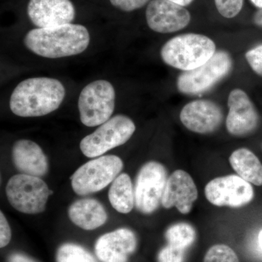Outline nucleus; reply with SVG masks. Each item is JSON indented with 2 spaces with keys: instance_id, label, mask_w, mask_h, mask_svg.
I'll list each match as a JSON object with an SVG mask.
<instances>
[{
  "instance_id": "dca6fc26",
  "label": "nucleus",
  "mask_w": 262,
  "mask_h": 262,
  "mask_svg": "<svg viewBox=\"0 0 262 262\" xmlns=\"http://www.w3.org/2000/svg\"><path fill=\"white\" fill-rule=\"evenodd\" d=\"M136 246L135 234L130 229L122 228L100 237L96 241L95 251L101 261L127 262Z\"/></svg>"
},
{
  "instance_id": "0eeeda50",
  "label": "nucleus",
  "mask_w": 262,
  "mask_h": 262,
  "mask_svg": "<svg viewBox=\"0 0 262 262\" xmlns=\"http://www.w3.org/2000/svg\"><path fill=\"white\" fill-rule=\"evenodd\" d=\"M136 130V125L125 115H116L81 141V151L88 158H98L125 144Z\"/></svg>"
},
{
  "instance_id": "f03ea898",
  "label": "nucleus",
  "mask_w": 262,
  "mask_h": 262,
  "mask_svg": "<svg viewBox=\"0 0 262 262\" xmlns=\"http://www.w3.org/2000/svg\"><path fill=\"white\" fill-rule=\"evenodd\" d=\"M89 30L80 24L34 29L24 37V45L37 56L60 58L80 54L89 47Z\"/></svg>"
},
{
  "instance_id": "c85d7f7f",
  "label": "nucleus",
  "mask_w": 262,
  "mask_h": 262,
  "mask_svg": "<svg viewBox=\"0 0 262 262\" xmlns=\"http://www.w3.org/2000/svg\"><path fill=\"white\" fill-rule=\"evenodd\" d=\"M8 262H35L28 256L20 253H14L10 256Z\"/></svg>"
},
{
  "instance_id": "9d476101",
  "label": "nucleus",
  "mask_w": 262,
  "mask_h": 262,
  "mask_svg": "<svg viewBox=\"0 0 262 262\" xmlns=\"http://www.w3.org/2000/svg\"><path fill=\"white\" fill-rule=\"evenodd\" d=\"M207 200L213 206L239 208L251 203L254 191L251 183L237 175L218 177L205 188Z\"/></svg>"
},
{
  "instance_id": "aec40b11",
  "label": "nucleus",
  "mask_w": 262,
  "mask_h": 262,
  "mask_svg": "<svg viewBox=\"0 0 262 262\" xmlns=\"http://www.w3.org/2000/svg\"><path fill=\"white\" fill-rule=\"evenodd\" d=\"M108 200L112 206L117 211L128 213L135 205V195L130 177L127 173L119 175L115 180L108 192Z\"/></svg>"
},
{
  "instance_id": "f257e3e1",
  "label": "nucleus",
  "mask_w": 262,
  "mask_h": 262,
  "mask_svg": "<svg viewBox=\"0 0 262 262\" xmlns=\"http://www.w3.org/2000/svg\"><path fill=\"white\" fill-rule=\"evenodd\" d=\"M65 95V88L56 79H27L13 90L10 99V110L19 117L45 116L59 108Z\"/></svg>"
},
{
  "instance_id": "7ed1b4c3",
  "label": "nucleus",
  "mask_w": 262,
  "mask_h": 262,
  "mask_svg": "<svg viewBox=\"0 0 262 262\" xmlns=\"http://www.w3.org/2000/svg\"><path fill=\"white\" fill-rule=\"evenodd\" d=\"M216 52L214 41L203 34L188 33L169 39L160 51L165 64L187 72L211 59Z\"/></svg>"
},
{
  "instance_id": "9b49d317",
  "label": "nucleus",
  "mask_w": 262,
  "mask_h": 262,
  "mask_svg": "<svg viewBox=\"0 0 262 262\" xmlns=\"http://www.w3.org/2000/svg\"><path fill=\"white\" fill-rule=\"evenodd\" d=\"M226 126L231 135L243 137L253 134L259 125V115L251 98L243 90L229 93Z\"/></svg>"
},
{
  "instance_id": "b1692460",
  "label": "nucleus",
  "mask_w": 262,
  "mask_h": 262,
  "mask_svg": "<svg viewBox=\"0 0 262 262\" xmlns=\"http://www.w3.org/2000/svg\"><path fill=\"white\" fill-rule=\"evenodd\" d=\"M217 10L226 18H233L241 13L244 0H214Z\"/></svg>"
},
{
  "instance_id": "7c9ffc66",
  "label": "nucleus",
  "mask_w": 262,
  "mask_h": 262,
  "mask_svg": "<svg viewBox=\"0 0 262 262\" xmlns=\"http://www.w3.org/2000/svg\"><path fill=\"white\" fill-rule=\"evenodd\" d=\"M169 1L173 2V3L182 5L183 7H186L190 5L194 0H169Z\"/></svg>"
},
{
  "instance_id": "c756f323",
  "label": "nucleus",
  "mask_w": 262,
  "mask_h": 262,
  "mask_svg": "<svg viewBox=\"0 0 262 262\" xmlns=\"http://www.w3.org/2000/svg\"><path fill=\"white\" fill-rule=\"evenodd\" d=\"M253 23L258 27H262V8L259 9L253 15Z\"/></svg>"
},
{
  "instance_id": "412c9836",
  "label": "nucleus",
  "mask_w": 262,
  "mask_h": 262,
  "mask_svg": "<svg viewBox=\"0 0 262 262\" xmlns=\"http://www.w3.org/2000/svg\"><path fill=\"white\" fill-rule=\"evenodd\" d=\"M196 237L195 229L185 222L170 226L165 232V238L168 245L183 250L190 247L195 241Z\"/></svg>"
},
{
  "instance_id": "1a4fd4ad",
  "label": "nucleus",
  "mask_w": 262,
  "mask_h": 262,
  "mask_svg": "<svg viewBox=\"0 0 262 262\" xmlns=\"http://www.w3.org/2000/svg\"><path fill=\"white\" fill-rule=\"evenodd\" d=\"M167 180V171L161 163L148 162L141 167L134 188L135 205L139 211L150 214L158 209Z\"/></svg>"
},
{
  "instance_id": "5701e85b",
  "label": "nucleus",
  "mask_w": 262,
  "mask_h": 262,
  "mask_svg": "<svg viewBox=\"0 0 262 262\" xmlns=\"http://www.w3.org/2000/svg\"><path fill=\"white\" fill-rule=\"evenodd\" d=\"M203 262H239V260L232 248L227 245L217 244L208 249Z\"/></svg>"
},
{
  "instance_id": "473e14b6",
  "label": "nucleus",
  "mask_w": 262,
  "mask_h": 262,
  "mask_svg": "<svg viewBox=\"0 0 262 262\" xmlns=\"http://www.w3.org/2000/svg\"><path fill=\"white\" fill-rule=\"evenodd\" d=\"M258 246H259L260 249L262 251V229L259 231L258 234Z\"/></svg>"
},
{
  "instance_id": "6e6552de",
  "label": "nucleus",
  "mask_w": 262,
  "mask_h": 262,
  "mask_svg": "<svg viewBox=\"0 0 262 262\" xmlns=\"http://www.w3.org/2000/svg\"><path fill=\"white\" fill-rule=\"evenodd\" d=\"M123 168L119 157L106 155L84 164L72 177V187L79 195L99 192L118 177Z\"/></svg>"
},
{
  "instance_id": "6ab92c4d",
  "label": "nucleus",
  "mask_w": 262,
  "mask_h": 262,
  "mask_svg": "<svg viewBox=\"0 0 262 262\" xmlns=\"http://www.w3.org/2000/svg\"><path fill=\"white\" fill-rule=\"evenodd\" d=\"M229 163L239 177L254 185L262 186V164L251 150H235L229 157Z\"/></svg>"
},
{
  "instance_id": "bb28decb",
  "label": "nucleus",
  "mask_w": 262,
  "mask_h": 262,
  "mask_svg": "<svg viewBox=\"0 0 262 262\" xmlns=\"http://www.w3.org/2000/svg\"><path fill=\"white\" fill-rule=\"evenodd\" d=\"M110 2L117 9L124 12H132L140 9L151 1L150 0H110Z\"/></svg>"
},
{
  "instance_id": "39448f33",
  "label": "nucleus",
  "mask_w": 262,
  "mask_h": 262,
  "mask_svg": "<svg viewBox=\"0 0 262 262\" xmlns=\"http://www.w3.org/2000/svg\"><path fill=\"white\" fill-rule=\"evenodd\" d=\"M115 107V89L107 80L91 82L82 90L79 96L80 120L85 126L96 127L108 121Z\"/></svg>"
},
{
  "instance_id": "2eb2a0df",
  "label": "nucleus",
  "mask_w": 262,
  "mask_h": 262,
  "mask_svg": "<svg viewBox=\"0 0 262 262\" xmlns=\"http://www.w3.org/2000/svg\"><path fill=\"white\" fill-rule=\"evenodd\" d=\"M198 196V189L192 177L184 170H177L167 180L161 204L168 209L175 206L181 213L187 214Z\"/></svg>"
},
{
  "instance_id": "cd10ccee",
  "label": "nucleus",
  "mask_w": 262,
  "mask_h": 262,
  "mask_svg": "<svg viewBox=\"0 0 262 262\" xmlns=\"http://www.w3.org/2000/svg\"><path fill=\"white\" fill-rule=\"evenodd\" d=\"M0 214V247L4 248L9 244L11 239V230L3 212L1 211Z\"/></svg>"
},
{
  "instance_id": "4be33fe9",
  "label": "nucleus",
  "mask_w": 262,
  "mask_h": 262,
  "mask_svg": "<svg viewBox=\"0 0 262 262\" xmlns=\"http://www.w3.org/2000/svg\"><path fill=\"white\" fill-rule=\"evenodd\" d=\"M57 262H97L87 250L75 244H67L58 248Z\"/></svg>"
},
{
  "instance_id": "2f4dec72",
  "label": "nucleus",
  "mask_w": 262,
  "mask_h": 262,
  "mask_svg": "<svg viewBox=\"0 0 262 262\" xmlns=\"http://www.w3.org/2000/svg\"><path fill=\"white\" fill-rule=\"evenodd\" d=\"M251 3L256 8L261 9L262 8V0H250Z\"/></svg>"
},
{
  "instance_id": "a878e982",
  "label": "nucleus",
  "mask_w": 262,
  "mask_h": 262,
  "mask_svg": "<svg viewBox=\"0 0 262 262\" xmlns=\"http://www.w3.org/2000/svg\"><path fill=\"white\" fill-rule=\"evenodd\" d=\"M246 59L253 72L262 77V44L246 52Z\"/></svg>"
},
{
  "instance_id": "393cba45",
  "label": "nucleus",
  "mask_w": 262,
  "mask_h": 262,
  "mask_svg": "<svg viewBox=\"0 0 262 262\" xmlns=\"http://www.w3.org/2000/svg\"><path fill=\"white\" fill-rule=\"evenodd\" d=\"M158 260V262H184L185 250L173 247L168 244L160 250Z\"/></svg>"
},
{
  "instance_id": "f8f14e48",
  "label": "nucleus",
  "mask_w": 262,
  "mask_h": 262,
  "mask_svg": "<svg viewBox=\"0 0 262 262\" xmlns=\"http://www.w3.org/2000/svg\"><path fill=\"white\" fill-rule=\"evenodd\" d=\"M148 27L155 32L169 34L182 30L191 21L185 7L169 0H151L146 10Z\"/></svg>"
},
{
  "instance_id": "20e7f679",
  "label": "nucleus",
  "mask_w": 262,
  "mask_h": 262,
  "mask_svg": "<svg viewBox=\"0 0 262 262\" xmlns=\"http://www.w3.org/2000/svg\"><path fill=\"white\" fill-rule=\"evenodd\" d=\"M232 66V58L227 51L215 52L204 64L181 74L177 78V89L189 96L204 94L227 77Z\"/></svg>"
},
{
  "instance_id": "a211bd4d",
  "label": "nucleus",
  "mask_w": 262,
  "mask_h": 262,
  "mask_svg": "<svg viewBox=\"0 0 262 262\" xmlns=\"http://www.w3.org/2000/svg\"><path fill=\"white\" fill-rule=\"evenodd\" d=\"M69 216L77 227L93 230L101 227L107 220V213L99 202L94 199L76 201L69 208Z\"/></svg>"
},
{
  "instance_id": "ddd939ff",
  "label": "nucleus",
  "mask_w": 262,
  "mask_h": 262,
  "mask_svg": "<svg viewBox=\"0 0 262 262\" xmlns=\"http://www.w3.org/2000/svg\"><path fill=\"white\" fill-rule=\"evenodd\" d=\"M223 112L210 100H194L182 108L180 120L188 130L199 134H208L218 130L223 121Z\"/></svg>"
},
{
  "instance_id": "423d86ee",
  "label": "nucleus",
  "mask_w": 262,
  "mask_h": 262,
  "mask_svg": "<svg viewBox=\"0 0 262 262\" xmlns=\"http://www.w3.org/2000/svg\"><path fill=\"white\" fill-rule=\"evenodd\" d=\"M52 193L42 179L24 173L11 177L6 187L10 205L17 211L27 214L44 211Z\"/></svg>"
},
{
  "instance_id": "f3484780",
  "label": "nucleus",
  "mask_w": 262,
  "mask_h": 262,
  "mask_svg": "<svg viewBox=\"0 0 262 262\" xmlns=\"http://www.w3.org/2000/svg\"><path fill=\"white\" fill-rule=\"evenodd\" d=\"M13 160L15 168L24 174L40 178L48 173L47 158L34 141H17L13 147Z\"/></svg>"
},
{
  "instance_id": "4468645a",
  "label": "nucleus",
  "mask_w": 262,
  "mask_h": 262,
  "mask_svg": "<svg viewBox=\"0 0 262 262\" xmlns=\"http://www.w3.org/2000/svg\"><path fill=\"white\" fill-rule=\"evenodd\" d=\"M27 13L37 28H52L72 24L75 8L71 0H29Z\"/></svg>"
}]
</instances>
